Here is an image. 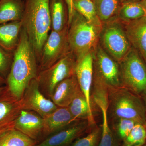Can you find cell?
<instances>
[{
  "mask_svg": "<svg viewBox=\"0 0 146 146\" xmlns=\"http://www.w3.org/2000/svg\"><path fill=\"white\" fill-rule=\"evenodd\" d=\"M50 0H27L21 21L39 60L52 27Z\"/></svg>",
  "mask_w": 146,
  "mask_h": 146,
  "instance_id": "obj_2",
  "label": "cell"
},
{
  "mask_svg": "<svg viewBox=\"0 0 146 146\" xmlns=\"http://www.w3.org/2000/svg\"><path fill=\"white\" fill-rule=\"evenodd\" d=\"M75 60L72 53L69 52L52 66L39 72L37 78L39 88L47 98L50 99L58 84L75 74Z\"/></svg>",
  "mask_w": 146,
  "mask_h": 146,
  "instance_id": "obj_4",
  "label": "cell"
},
{
  "mask_svg": "<svg viewBox=\"0 0 146 146\" xmlns=\"http://www.w3.org/2000/svg\"><path fill=\"white\" fill-rule=\"evenodd\" d=\"M102 41L108 51L119 61L121 62L131 49L125 32L117 24L110 25L105 29Z\"/></svg>",
  "mask_w": 146,
  "mask_h": 146,
  "instance_id": "obj_9",
  "label": "cell"
},
{
  "mask_svg": "<svg viewBox=\"0 0 146 146\" xmlns=\"http://www.w3.org/2000/svg\"><path fill=\"white\" fill-rule=\"evenodd\" d=\"M146 146V145H145V146Z\"/></svg>",
  "mask_w": 146,
  "mask_h": 146,
  "instance_id": "obj_36",
  "label": "cell"
},
{
  "mask_svg": "<svg viewBox=\"0 0 146 146\" xmlns=\"http://www.w3.org/2000/svg\"><path fill=\"white\" fill-rule=\"evenodd\" d=\"M75 74L89 107L92 109L91 88L93 74V57L91 52L76 61Z\"/></svg>",
  "mask_w": 146,
  "mask_h": 146,
  "instance_id": "obj_13",
  "label": "cell"
},
{
  "mask_svg": "<svg viewBox=\"0 0 146 146\" xmlns=\"http://www.w3.org/2000/svg\"><path fill=\"white\" fill-rule=\"evenodd\" d=\"M13 53L9 52L0 47V75L6 79L10 71Z\"/></svg>",
  "mask_w": 146,
  "mask_h": 146,
  "instance_id": "obj_28",
  "label": "cell"
},
{
  "mask_svg": "<svg viewBox=\"0 0 146 146\" xmlns=\"http://www.w3.org/2000/svg\"><path fill=\"white\" fill-rule=\"evenodd\" d=\"M125 33L130 44L146 61V16L129 21Z\"/></svg>",
  "mask_w": 146,
  "mask_h": 146,
  "instance_id": "obj_16",
  "label": "cell"
},
{
  "mask_svg": "<svg viewBox=\"0 0 146 146\" xmlns=\"http://www.w3.org/2000/svg\"><path fill=\"white\" fill-rule=\"evenodd\" d=\"M81 90L75 74L58 84L50 98L58 107H68Z\"/></svg>",
  "mask_w": 146,
  "mask_h": 146,
  "instance_id": "obj_14",
  "label": "cell"
},
{
  "mask_svg": "<svg viewBox=\"0 0 146 146\" xmlns=\"http://www.w3.org/2000/svg\"><path fill=\"white\" fill-rule=\"evenodd\" d=\"M146 141L145 127L143 124L137 123L128 136L123 141V146H141Z\"/></svg>",
  "mask_w": 146,
  "mask_h": 146,
  "instance_id": "obj_26",
  "label": "cell"
},
{
  "mask_svg": "<svg viewBox=\"0 0 146 146\" xmlns=\"http://www.w3.org/2000/svg\"><path fill=\"white\" fill-rule=\"evenodd\" d=\"M97 14L100 21H106L119 10V0H94Z\"/></svg>",
  "mask_w": 146,
  "mask_h": 146,
  "instance_id": "obj_24",
  "label": "cell"
},
{
  "mask_svg": "<svg viewBox=\"0 0 146 146\" xmlns=\"http://www.w3.org/2000/svg\"><path fill=\"white\" fill-rule=\"evenodd\" d=\"M68 108L75 121L87 120L89 125L95 124L92 110L89 107L82 91L77 95Z\"/></svg>",
  "mask_w": 146,
  "mask_h": 146,
  "instance_id": "obj_19",
  "label": "cell"
},
{
  "mask_svg": "<svg viewBox=\"0 0 146 146\" xmlns=\"http://www.w3.org/2000/svg\"><path fill=\"white\" fill-rule=\"evenodd\" d=\"M119 13L120 18L128 22L146 16L145 12L141 3L137 2L124 3L120 9Z\"/></svg>",
  "mask_w": 146,
  "mask_h": 146,
  "instance_id": "obj_25",
  "label": "cell"
},
{
  "mask_svg": "<svg viewBox=\"0 0 146 146\" xmlns=\"http://www.w3.org/2000/svg\"><path fill=\"white\" fill-rule=\"evenodd\" d=\"M44 118L33 111L22 110L16 120L14 128L36 141L43 140Z\"/></svg>",
  "mask_w": 146,
  "mask_h": 146,
  "instance_id": "obj_11",
  "label": "cell"
},
{
  "mask_svg": "<svg viewBox=\"0 0 146 146\" xmlns=\"http://www.w3.org/2000/svg\"><path fill=\"white\" fill-rule=\"evenodd\" d=\"M74 5L76 11L88 22L98 27L100 26L95 4L92 0H74Z\"/></svg>",
  "mask_w": 146,
  "mask_h": 146,
  "instance_id": "obj_22",
  "label": "cell"
},
{
  "mask_svg": "<svg viewBox=\"0 0 146 146\" xmlns=\"http://www.w3.org/2000/svg\"><path fill=\"white\" fill-rule=\"evenodd\" d=\"M109 107L117 119L133 120L143 124V108L137 98L129 91L121 88L110 89Z\"/></svg>",
  "mask_w": 146,
  "mask_h": 146,
  "instance_id": "obj_5",
  "label": "cell"
},
{
  "mask_svg": "<svg viewBox=\"0 0 146 146\" xmlns=\"http://www.w3.org/2000/svg\"><path fill=\"white\" fill-rule=\"evenodd\" d=\"M22 110L20 100L13 96L7 87L0 96V125L15 121Z\"/></svg>",
  "mask_w": 146,
  "mask_h": 146,
  "instance_id": "obj_18",
  "label": "cell"
},
{
  "mask_svg": "<svg viewBox=\"0 0 146 146\" xmlns=\"http://www.w3.org/2000/svg\"><path fill=\"white\" fill-rule=\"evenodd\" d=\"M50 10L53 30H63L66 27L65 10L62 0H50Z\"/></svg>",
  "mask_w": 146,
  "mask_h": 146,
  "instance_id": "obj_23",
  "label": "cell"
},
{
  "mask_svg": "<svg viewBox=\"0 0 146 146\" xmlns=\"http://www.w3.org/2000/svg\"><path fill=\"white\" fill-rule=\"evenodd\" d=\"M122 1H129V0H121Z\"/></svg>",
  "mask_w": 146,
  "mask_h": 146,
  "instance_id": "obj_35",
  "label": "cell"
},
{
  "mask_svg": "<svg viewBox=\"0 0 146 146\" xmlns=\"http://www.w3.org/2000/svg\"><path fill=\"white\" fill-rule=\"evenodd\" d=\"M4 84H6V80L5 78L0 75V85H3Z\"/></svg>",
  "mask_w": 146,
  "mask_h": 146,
  "instance_id": "obj_33",
  "label": "cell"
},
{
  "mask_svg": "<svg viewBox=\"0 0 146 146\" xmlns=\"http://www.w3.org/2000/svg\"><path fill=\"white\" fill-rule=\"evenodd\" d=\"M136 123H137L132 120L119 119L117 130L119 138L123 141L128 136Z\"/></svg>",
  "mask_w": 146,
  "mask_h": 146,
  "instance_id": "obj_29",
  "label": "cell"
},
{
  "mask_svg": "<svg viewBox=\"0 0 146 146\" xmlns=\"http://www.w3.org/2000/svg\"><path fill=\"white\" fill-rule=\"evenodd\" d=\"M121 63V76L125 86L136 93L146 91V65L139 53L131 49Z\"/></svg>",
  "mask_w": 146,
  "mask_h": 146,
  "instance_id": "obj_6",
  "label": "cell"
},
{
  "mask_svg": "<svg viewBox=\"0 0 146 146\" xmlns=\"http://www.w3.org/2000/svg\"><path fill=\"white\" fill-rule=\"evenodd\" d=\"M76 122L68 107H58L51 114L44 118L43 140Z\"/></svg>",
  "mask_w": 146,
  "mask_h": 146,
  "instance_id": "obj_15",
  "label": "cell"
},
{
  "mask_svg": "<svg viewBox=\"0 0 146 146\" xmlns=\"http://www.w3.org/2000/svg\"><path fill=\"white\" fill-rule=\"evenodd\" d=\"M24 8L21 0H0V24L21 21Z\"/></svg>",
  "mask_w": 146,
  "mask_h": 146,
  "instance_id": "obj_20",
  "label": "cell"
},
{
  "mask_svg": "<svg viewBox=\"0 0 146 146\" xmlns=\"http://www.w3.org/2000/svg\"><path fill=\"white\" fill-rule=\"evenodd\" d=\"M67 34L66 28L60 31L52 30L45 42L38 60L40 71L52 66L69 52Z\"/></svg>",
  "mask_w": 146,
  "mask_h": 146,
  "instance_id": "obj_7",
  "label": "cell"
},
{
  "mask_svg": "<svg viewBox=\"0 0 146 146\" xmlns=\"http://www.w3.org/2000/svg\"><path fill=\"white\" fill-rule=\"evenodd\" d=\"M22 28L21 21L0 24V47L13 53L19 44Z\"/></svg>",
  "mask_w": 146,
  "mask_h": 146,
  "instance_id": "obj_17",
  "label": "cell"
},
{
  "mask_svg": "<svg viewBox=\"0 0 146 146\" xmlns=\"http://www.w3.org/2000/svg\"><path fill=\"white\" fill-rule=\"evenodd\" d=\"M67 34L71 52L78 61L91 52L96 43L98 26L88 22L76 11Z\"/></svg>",
  "mask_w": 146,
  "mask_h": 146,
  "instance_id": "obj_3",
  "label": "cell"
},
{
  "mask_svg": "<svg viewBox=\"0 0 146 146\" xmlns=\"http://www.w3.org/2000/svg\"><path fill=\"white\" fill-rule=\"evenodd\" d=\"M78 121L48 136L34 146H70L80 138L90 126L87 120Z\"/></svg>",
  "mask_w": 146,
  "mask_h": 146,
  "instance_id": "obj_10",
  "label": "cell"
},
{
  "mask_svg": "<svg viewBox=\"0 0 146 146\" xmlns=\"http://www.w3.org/2000/svg\"><path fill=\"white\" fill-rule=\"evenodd\" d=\"M38 60L25 31L22 28L18 46L13 52V59L6 80L9 91L20 100L32 80L37 79Z\"/></svg>",
  "mask_w": 146,
  "mask_h": 146,
  "instance_id": "obj_1",
  "label": "cell"
},
{
  "mask_svg": "<svg viewBox=\"0 0 146 146\" xmlns=\"http://www.w3.org/2000/svg\"><path fill=\"white\" fill-rule=\"evenodd\" d=\"M140 3H141V4L142 5V6L143 7L145 12L146 16V0H141Z\"/></svg>",
  "mask_w": 146,
  "mask_h": 146,
  "instance_id": "obj_32",
  "label": "cell"
},
{
  "mask_svg": "<svg viewBox=\"0 0 146 146\" xmlns=\"http://www.w3.org/2000/svg\"><path fill=\"white\" fill-rule=\"evenodd\" d=\"M37 143L36 141L14 128L0 136V146H34Z\"/></svg>",
  "mask_w": 146,
  "mask_h": 146,
  "instance_id": "obj_21",
  "label": "cell"
},
{
  "mask_svg": "<svg viewBox=\"0 0 146 146\" xmlns=\"http://www.w3.org/2000/svg\"><path fill=\"white\" fill-rule=\"evenodd\" d=\"M101 133V129L95 127L86 136L78 138L70 146H98Z\"/></svg>",
  "mask_w": 146,
  "mask_h": 146,
  "instance_id": "obj_27",
  "label": "cell"
},
{
  "mask_svg": "<svg viewBox=\"0 0 146 146\" xmlns=\"http://www.w3.org/2000/svg\"><path fill=\"white\" fill-rule=\"evenodd\" d=\"M97 59L103 82L110 89L120 88L121 75L117 63L100 48L97 51Z\"/></svg>",
  "mask_w": 146,
  "mask_h": 146,
  "instance_id": "obj_12",
  "label": "cell"
},
{
  "mask_svg": "<svg viewBox=\"0 0 146 146\" xmlns=\"http://www.w3.org/2000/svg\"><path fill=\"white\" fill-rule=\"evenodd\" d=\"M14 124H15V121L11 122L0 125V136L7 131L14 128Z\"/></svg>",
  "mask_w": 146,
  "mask_h": 146,
  "instance_id": "obj_31",
  "label": "cell"
},
{
  "mask_svg": "<svg viewBox=\"0 0 146 146\" xmlns=\"http://www.w3.org/2000/svg\"><path fill=\"white\" fill-rule=\"evenodd\" d=\"M7 89V86H3L0 85V96L2 95L5 91Z\"/></svg>",
  "mask_w": 146,
  "mask_h": 146,
  "instance_id": "obj_34",
  "label": "cell"
},
{
  "mask_svg": "<svg viewBox=\"0 0 146 146\" xmlns=\"http://www.w3.org/2000/svg\"><path fill=\"white\" fill-rule=\"evenodd\" d=\"M68 9V24L70 23L74 14L76 12L74 7V0H65Z\"/></svg>",
  "mask_w": 146,
  "mask_h": 146,
  "instance_id": "obj_30",
  "label": "cell"
},
{
  "mask_svg": "<svg viewBox=\"0 0 146 146\" xmlns=\"http://www.w3.org/2000/svg\"><path fill=\"white\" fill-rule=\"evenodd\" d=\"M22 110L36 112L43 118L51 114L58 107L42 93L37 79L32 80L20 100Z\"/></svg>",
  "mask_w": 146,
  "mask_h": 146,
  "instance_id": "obj_8",
  "label": "cell"
}]
</instances>
